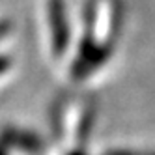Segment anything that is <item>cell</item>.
<instances>
[{"label": "cell", "mask_w": 155, "mask_h": 155, "mask_svg": "<svg viewBox=\"0 0 155 155\" xmlns=\"http://www.w3.org/2000/svg\"><path fill=\"white\" fill-rule=\"evenodd\" d=\"M108 155H151V153H133V151H114Z\"/></svg>", "instance_id": "1"}]
</instances>
